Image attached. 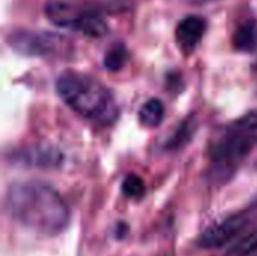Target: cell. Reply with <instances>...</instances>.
I'll return each instance as SVG.
<instances>
[{"mask_svg": "<svg viewBox=\"0 0 257 256\" xmlns=\"http://www.w3.org/2000/svg\"><path fill=\"white\" fill-rule=\"evenodd\" d=\"M253 143L233 125L211 146L209 178L212 183H224L233 177L238 166L247 158Z\"/></svg>", "mask_w": 257, "mask_h": 256, "instance_id": "3", "label": "cell"}, {"mask_svg": "<svg viewBox=\"0 0 257 256\" xmlns=\"http://www.w3.org/2000/svg\"><path fill=\"white\" fill-rule=\"evenodd\" d=\"M6 41L14 51L29 57L60 56L69 47L65 41V36L51 32H35L24 29L11 32Z\"/></svg>", "mask_w": 257, "mask_h": 256, "instance_id": "4", "label": "cell"}, {"mask_svg": "<svg viewBox=\"0 0 257 256\" xmlns=\"http://www.w3.org/2000/svg\"><path fill=\"white\" fill-rule=\"evenodd\" d=\"M59 97L80 116L99 124L111 125L119 118V106L113 94L96 78L66 71L56 80Z\"/></svg>", "mask_w": 257, "mask_h": 256, "instance_id": "2", "label": "cell"}, {"mask_svg": "<svg viewBox=\"0 0 257 256\" xmlns=\"http://www.w3.org/2000/svg\"><path fill=\"white\" fill-rule=\"evenodd\" d=\"M190 3H194V5H203V3H209V2H214V0H188Z\"/></svg>", "mask_w": 257, "mask_h": 256, "instance_id": "16", "label": "cell"}, {"mask_svg": "<svg viewBox=\"0 0 257 256\" xmlns=\"http://www.w3.org/2000/svg\"><path fill=\"white\" fill-rule=\"evenodd\" d=\"M128 62V50L123 44L113 45L104 56V68L110 72L120 71Z\"/></svg>", "mask_w": 257, "mask_h": 256, "instance_id": "13", "label": "cell"}, {"mask_svg": "<svg viewBox=\"0 0 257 256\" xmlns=\"http://www.w3.org/2000/svg\"><path fill=\"white\" fill-rule=\"evenodd\" d=\"M206 30L205 20L200 17H185L184 20L179 21L176 27V44L178 47L185 53L190 54L193 53L197 45L200 44L203 35Z\"/></svg>", "mask_w": 257, "mask_h": 256, "instance_id": "8", "label": "cell"}, {"mask_svg": "<svg viewBox=\"0 0 257 256\" xmlns=\"http://www.w3.org/2000/svg\"><path fill=\"white\" fill-rule=\"evenodd\" d=\"M122 193L125 196H128V198L140 199L145 195V183H143V180L136 174H131V175L125 177V180L122 183Z\"/></svg>", "mask_w": 257, "mask_h": 256, "instance_id": "14", "label": "cell"}, {"mask_svg": "<svg viewBox=\"0 0 257 256\" xmlns=\"http://www.w3.org/2000/svg\"><path fill=\"white\" fill-rule=\"evenodd\" d=\"M139 119L145 127H158L164 119V104L157 98H151L142 106L139 112Z\"/></svg>", "mask_w": 257, "mask_h": 256, "instance_id": "12", "label": "cell"}, {"mask_svg": "<svg viewBox=\"0 0 257 256\" xmlns=\"http://www.w3.org/2000/svg\"><path fill=\"white\" fill-rule=\"evenodd\" d=\"M232 44L235 50L241 53H253L257 50V21L256 20H245L242 21L232 38Z\"/></svg>", "mask_w": 257, "mask_h": 256, "instance_id": "10", "label": "cell"}, {"mask_svg": "<svg viewBox=\"0 0 257 256\" xmlns=\"http://www.w3.org/2000/svg\"><path fill=\"white\" fill-rule=\"evenodd\" d=\"M63 152L50 143H36L29 145L20 149H15L9 154V161L14 166L26 169H41L53 170L59 169L63 164Z\"/></svg>", "mask_w": 257, "mask_h": 256, "instance_id": "5", "label": "cell"}, {"mask_svg": "<svg viewBox=\"0 0 257 256\" xmlns=\"http://www.w3.org/2000/svg\"><path fill=\"white\" fill-rule=\"evenodd\" d=\"M87 11L69 3V2H48L45 6V15L47 18L59 26V27H65V29H74L77 32H80V27L84 21Z\"/></svg>", "mask_w": 257, "mask_h": 256, "instance_id": "7", "label": "cell"}, {"mask_svg": "<svg viewBox=\"0 0 257 256\" xmlns=\"http://www.w3.org/2000/svg\"><path fill=\"white\" fill-rule=\"evenodd\" d=\"M257 252V226L244 231L229 247L226 256H250Z\"/></svg>", "mask_w": 257, "mask_h": 256, "instance_id": "11", "label": "cell"}, {"mask_svg": "<svg viewBox=\"0 0 257 256\" xmlns=\"http://www.w3.org/2000/svg\"><path fill=\"white\" fill-rule=\"evenodd\" d=\"M247 214H235L205 229L197 238V244L203 249H220L236 240L251 225Z\"/></svg>", "mask_w": 257, "mask_h": 256, "instance_id": "6", "label": "cell"}, {"mask_svg": "<svg viewBox=\"0 0 257 256\" xmlns=\"http://www.w3.org/2000/svg\"><path fill=\"white\" fill-rule=\"evenodd\" d=\"M253 205H254V207H256V208H257V196H256V198H254V201H253Z\"/></svg>", "mask_w": 257, "mask_h": 256, "instance_id": "17", "label": "cell"}, {"mask_svg": "<svg viewBox=\"0 0 257 256\" xmlns=\"http://www.w3.org/2000/svg\"><path fill=\"white\" fill-rule=\"evenodd\" d=\"M5 207L15 223L42 237L59 235L69 222V211L62 196L48 184L38 181L9 186Z\"/></svg>", "mask_w": 257, "mask_h": 256, "instance_id": "1", "label": "cell"}, {"mask_svg": "<svg viewBox=\"0 0 257 256\" xmlns=\"http://www.w3.org/2000/svg\"><path fill=\"white\" fill-rule=\"evenodd\" d=\"M197 125H199V122H197L196 115L185 118L179 124V127L173 131V134L166 140L164 151H179V149L185 148L194 137V134L197 131Z\"/></svg>", "mask_w": 257, "mask_h": 256, "instance_id": "9", "label": "cell"}, {"mask_svg": "<svg viewBox=\"0 0 257 256\" xmlns=\"http://www.w3.org/2000/svg\"><path fill=\"white\" fill-rule=\"evenodd\" d=\"M256 167H257V164H256Z\"/></svg>", "mask_w": 257, "mask_h": 256, "instance_id": "18", "label": "cell"}, {"mask_svg": "<svg viewBox=\"0 0 257 256\" xmlns=\"http://www.w3.org/2000/svg\"><path fill=\"white\" fill-rule=\"evenodd\" d=\"M235 127L253 143H257V113H251L235 124Z\"/></svg>", "mask_w": 257, "mask_h": 256, "instance_id": "15", "label": "cell"}]
</instances>
